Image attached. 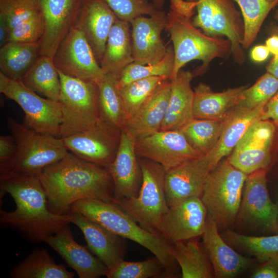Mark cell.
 Segmentation results:
<instances>
[{
	"label": "cell",
	"mask_w": 278,
	"mask_h": 278,
	"mask_svg": "<svg viewBox=\"0 0 278 278\" xmlns=\"http://www.w3.org/2000/svg\"><path fill=\"white\" fill-rule=\"evenodd\" d=\"M193 74L181 70L170 79L171 92L167 112L160 130H179L192 120L194 91L190 82Z\"/></svg>",
	"instance_id": "cell-27"
},
{
	"label": "cell",
	"mask_w": 278,
	"mask_h": 278,
	"mask_svg": "<svg viewBox=\"0 0 278 278\" xmlns=\"http://www.w3.org/2000/svg\"><path fill=\"white\" fill-rule=\"evenodd\" d=\"M138 161L142 172V182L138 195L131 198L116 199L113 203L124 210L142 228L160 234L162 219L169 208L165 190L166 170L162 165L150 160L144 158Z\"/></svg>",
	"instance_id": "cell-8"
},
{
	"label": "cell",
	"mask_w": 278,
	"mask_h": 278,
	"mask_svg": "<svg viewBox=\"0 0 278 278\" xmlns=\"http://www.w3.org/2000/svg\"><path fill=\"white\" fill-rule=\"evenodd\" d=\"M167 79L165 76H153L135 80L118 89L124 104L123 126L155 89Z\"/></svg>",
	"instance_id": "cell-38"
},
{
	"label": "cell",
	"mask_w": 278,
	"mask_h": 278,
	"mask_svg": "<svg viewBox=\"0 0 278 278\" xmlns=\"http://www.w3.org/2000/svg\"><path fill=\"white\" fill-rule=\"evenodd\" d=\"M222 237L230 245L255 257L262 264L278 256V234L252 236L228 231Z\"/></svg>",
	"instance_id": "cell-35"
},
{
	"label": "cell",
	"mask_w": 278,
	"mask_h": 278,
	"mask_svg": "<svg viewBox=\"0 0 278 278\" xmlns=\"http://www.w3.org/2000/svg\"><path fill=\"white\" fill-rule=\"evenodd\" d=\"M269 51L266 45H259L254 47L250 53L251 59L256 62L265 61L269 56Z\"/></svg>",
	"instance_id": "cell-49"
},
{
	"label": "cell",
	"mask_w": 278,
	"mask_h": 278,
	"mask_svg": "<svg viewBox=\"0 0 278 278\" xmlns=\"http://www.w3.org/2000/svg\"><path fill=\"white\" fill-rule=\"evenodd\" d=\"M137 155L155 162L166 171L201 155L179 130H159L135 140Z\"/></svg>",
	"instance_id": "cell-14"
},
{
	"label": "cell",
	"mask_w": 278,
	"mask_h": 278,
	"mask_svg": "<svg viewBox=\"0 0 278 278\" xmlns=\"http://www.w3.org/2000/svg\"><path fill=\"white\" fill-rule=\"evenodd\" d=\"M75 212L117 235L145 248L175 276L177 263L172 255V244L162 235L149 232L142 228L116 203L95 199H82L71 205L70 213Z\"/></svg>",
	"instance_id": "cell-3"
},
{
	"label": "cell",
	"mask_w": 278,
	"mask_h": 278,
	"mask_svg": "<svg viewBox=\"0 0 278 278\" xmlns=\"http://www.w3.org/2000/svg\"><path fill=\"white\" fill-rule=\"evenodd\" d=\"M174 63L173 49L169 46L166 56L157 63L142 65L133 62L128 65L123 71L116 86L119 89L135 80L153 76H165L169 79Z\"/></svg>",
	"instance_id": "cell-40"
},
{
	"label": "cell",
	"mask_w": 278,
	"mask_h": 278,
	"mask_svg": "<svg viewBox=\"0 0 278 278\" xmlns=\"http://www.w3.org/2000/svg\"><path fill=\"white\" fill-rule=\"evenodd\" d=\"M7 125L16 143L17 151L11 161L0 165V177L13 173L38 175L68 152L62 138L37 133L10 116Z\"/></svg>",
	"instance_id": "cell-5"
},
{
	"label": "cell",
	"mask_w": 278,
	"mask_h": 278,
	"mask_svg": "<svg viewBox=\"0 0 278 278\" xmlns=\"http://www.w3.org/2000/svg\"><path fill=\"white\" fill-rule=\"evenodd\" d=\"M267 72L278 79V57H273L266 66Z\"/></svg>",
	"instance_id": "cell-52"
},
{
	"label": "cell",
	"mask_w": 278,
	"mask_h": 278,
	"mask_svg": "<svg viewBox=\"0 0 278 278\" xmlns=\"http://www.w3.org/2000/svg\"><path fill=\"white\" fill-rule=\"evenodd\" d=\"M253 278H278V256L270 258L257 268L252 275Z\"/></svg>",
	"instance_id": "cell-47"
},
{
	"label": "cell",
	"mask_w": 278,
	"mask_h": 278,
	"mask_svg": "<svg viewBox=\"0 0 278 278\" xmlns=\"http://www.w3.org/2000/svg\"><path fill=\"white\" fill-rule=\"evenodd\" d=\"M135 140L131 134L121 130L117 151L108 168L114 186V201L136 197L138 194L142 182V172L136 158Z\"/></svg>",
	"instance_id": "cell-19"
},
{
	"label": "cell",
	"mask_w": 278,
	"mask_h": 278,
	"mask_svg": "<svg viewBox=\"0 0 278 278\" xmlns=\"http://www.w3.org/2000/svg\"><path fill=\"white\" fill-rule=\"evenodd\" d=\"M239 5L245 26L242 47L248 48L255 40L261 26L278 0H233Z\"/></svg>",
	"instance_id": "cell-36"
},
{
	"label": "cell",
	"mask_w": 278,
	"mask_h": 278,
	"mask_svg": "<svg viewBox=\"0 0 278 278\" xmlns=\"http://www.w3.org/2000/svg\"><path fill=\"white\" fill-rule=\"evenodd\" d=\"M153 4L157 7H162L164 4V0H151Z\"/></svg>",
	"instance_id": "cell-55"
},
{
	"label": "cell",
	"mask_w": 278,
	"mask_h": 278,
	"mask_svg": "<svg viewBox=\"0 0 278 278\" xmlns=\"http://www.w3.org/2000/svg\"><path fill=\"white\" fill-rule=\"evenodd\" d=\"M276 163L277 164H278V158H277V159L276 161ZM277 177H278V174H277ZM276 194H277V201H278V184H277V192H276ZM277 204H278V202L277 203Z\"/></svg>",
	"instance_id": "cell-57"
},
{
	"label": "cell",
	"mask_w": 278,
	"mask_h": 278,
	"mask_svg": "<svg viewBox=\"0 0 278 278\" xmlns=\"http://www.w3.org/2000/svg\"><path fill=\"white\" fill-rule=\"evenodd\" d=\"M197 14L192 23L196 27L201 28L203 32L211 36V22L214 10V0H197Z\"/></svg>",
	"instance_id": "cell-45"
},
{
	"label": "cell",
	"mask_w": 278,
	"mask_h": 278,
	"mask_svg": "<svg viewBox=\"0 0 278 278\" xmlns=\"http://www.w3.org/2000/svg\"><path fill=\"white\" fill-rule=\"evenodd\" d=\"M117 82L104 75L96 83L99 90L101 118L121 130L124 125V110L123 99L116 86Z\"/></svg>",
	"instance_id": "cell-37"
},
{
	"label": "cell",
	"mask_w": 278,
	"mask_h": 278,
	"mask_svg": "<svg viewBox=\"0 0 278 278\" xmlns=\"http://www.w3.org/2000/svg\"><path fill=\"white\" fill-rule=\"evenodd\" d=\"M38 176L46 195L48 209L54 214L70 213L71 205L82 199L114 202V186L108 168L70 151Z\"/></svg>",
	"instance_id": "cell-1"
},
{
	"label": "cell",
	"mask_w": 278,
	"mask_h": 278,
	"mask_svg": "<svg viewBox=\"0 0 278 278\" xmlns=\"http://www.w3.org/2000/svg\"><path fill=\"white\" fill-rule=\"evenodd\" d=\"M83 0H41L45 29L39 42L40 55L53 57L76 22Z\"/></svg>",
	"instance_id": "cell-18"
},
{
	"label": "cell",
	"mask_w": 278,
	"mask_h": 278,
	"mask_svg": "<svg viewBox=\"0 0 278 278\" xmlns=\"http://www.w3.org/2000/svg\"><path fill=\"white\" fill-rule=\"evenodd\" d=\"M58 73L62 116L59 137L63 138L91 129L101 118L96 82Z\"/></svg>",
	"instance_id": "cell-6"
},
{
	"label": "cell",
	"mask_w": 278,
	"mask_h": 278,
	"mask_svg": "<svg viewBox=\"0 0 278 278\" xmlns=\"http://www.w3.org/2000/svg\"><path fill=\"white\" fill-rule=\"evenodd\" d=\"M120 134V129L101 118L91 129L62 139L68 151L108 168L116 155Z\"/></svg>",
	"instance_id": "cell-12"
},
{
	"label": "cell",
	"mask_w": 278,
	"mask_h": 278,
	"mask_svg": "<svg viewBox=\"0 0 278 278\" xmlns=\"http://www.w3.org/2000/svg\"><path fill=\"white\" fill-rule=\"evenodd\" d=\"M11 79L0 72V92L3 93L8 86Z\"/></svg>",
	"instance_id": "cell-53"
},
{
	"label": "cell",
	"mask_w": 278,
	"mask_h": 278,
	"mask_svg": "<svg viewBox=\"0 0 278 278\" xmlns=\"http://www.w3.org/2000/svg\"><path fill=\"white\" fill-rule=\"evenodd\" d=\"M248 85L215 92L208 85L199 84L194 90L193 114L194 118L223 119L241 100Z\"/></svg>",
	"instance_id": "cell-28"
},
{
	"label": "cell",
	"mask_w": 278,
	"mask_h": 278,
	"mask_svg": "<svg viewBox=\"0 0 278 278\" xmlns=\"http://www.w3.org/2000/svg\"><path fill=\"white\" fill-rule=\"evenodd\" d=\"M40 56L38 43L8 42L0 48V72L20 80Z\"/></svg>",
	"instance_id": "cell-32"
},
{
	"label": "cell",
	"mask_w": 278,
	"mask_h": 278,
	"mask_svg": "<svg viewBox=\"0 0 278 278\" xmlns=\"http://www.w3.org/2000/svg\"><path fill=\"white\" fill-rule=\"evenodd\" d=\"M224 119L193 118L177 130L184 135L196 151L204 155L212 150L218 142L223 128Z\"/></svg>",
	"instance_id": "cell-34"
},
{
	"label": "cell",
	"mask_w": 278,
	"mask_h": 278,
	"mask_svg": "<svg viewBox=\"0 0 278 278\" xmlns=\"http://www.w3.org/2000/svg\"><path fill=\"white\" fill-rule=\"evenodd\" d=\"M247 176L233 166L228 159L220 161L208 174L201 199L207 216L218 228H226L234 223Z\"/></svg>",
	"instance_id": "cell-7"
},
{
	"label": "cell",
	"mask_w": 278,
	"mask_h": 278,
	"mask_svg": "<svg viewBox=\"0 0 278 278\" xmlns=\"http://www.w3.org/2000/svg\"><path fill=\"white\" fill-rule=\"evenodd\" d=\"M192 16L170 6L165 29L173 43L175 63L169 79L175 77L190 61H202L198 71L201 74L213 60L224 57L231 53V44L228 39L210 36L202 32L193 24Z\"/></svg>",
	"instance_id": "cell-4"
},
{
	"label": "cell",
	"mask_w": 278,
	"mask_h": 278,
	"mask_svg": "<svg viewBox=\"0 0 278 278\" xmlns=\"http://www.w3.org/2000/svg\"><path fill=\"white\" fill-rule=\"evenodd\" d=\"M3 94L22 109L25 126L37 133L59 137L62 121L59 102L40 96L21 80H11Z\"/></svg>",
	"instance_id": "cell-11"
},
{
	"label": "cell",
	"mask_w": 278,
	"mask_h": 278,
	"mask_svg": "<svg viewBox=\"0 0 278 278\" xmlns=\"http://www.w3.org/2000/svg\"><path fill=\"white\" fill-rule=\"evenodd\" d=\"M45 242L62 257L79 278H98L107 275V266L85 247L75 241L68 225L49 236Z\"/></svg>",
	"instance_id": "cell-22"
},
{
	"label": "cell",
	"mask_w": 278,
	"mask_h": 278,
	"mask_svg": "<svg viewBox=\"0 0 278 278\" xmlns=\"http://www.w3.org/2000/svg\"><path fill=\"white\" fill-rule=\"evenodd\" d=\"M167 14L160 11L152 16H140L130 22L134 62L151 64L162 60L168 51L161 38L165 28Z\"/></svg>",
	"instance_id": "cell-17"
},
{
	"label": "cell",
	"mask_w": 278,
	"mask_h": 278,
	"mask_svg": "<svg viewBox=\"0 0 278 278\" xmlns=\"http://www.w3.org/2000/svg\"><path fill=\"white\" fill-rule=\"evenodd\" d=\"M277 220H278V216H277Z\"/></svg>",
	"instance_id": "cell-59"
},
{
	"label": "cell",
	"mask_w": 278,
	"mask_h": 278,
	"mask_svg": "<svg viewBox=\"0 0 278 278\" xmlns=\"http://www.w3.org/2000/svg\"><path fill=\"white\" fill-rule=\"evenodd\" d=\"M233 0H214L211 36L223 35L231 42V53L234 60L242 64L245 55L242 48L245 34L244 21Z\"/></svg>",
	"instance_id": "cell-29"
},
{
	"label": "cell",
	"mask_w": 278,
	"mask_h": 278,
	"mask_svg": "<svg viewBox=\"0 0 278 278\" xmlns=\"http://www.w3.org/2000/svg\"><path fill=\"white\" fill-rule=\"evenodd\" d=\"M172 255L182 278H211L214 273L203 244L196 238L172 243Z\"/></svg>",
	"instance_id": "cell-30"
},
{
	"label": "cell",
	"mask_w": 278,
	"mask_h": 278,
	"mask_svg": "<svg viewBox=\"0 0 278 278\" xmlns=\"http://www.w3.org/2000/svg\"><path fill=\"white\" fill-rule=\"evenodd\" d=\"M118 19L130 23L142 15L152 16L160 10L147 0H103Z\"/></svg>",
	"instance_id": "cell-43"
},
{
	"label": "cell",
	"mask_w": 278,
	"mask_h": 278,
	"mask_svg": "<svg viewBox=\"0 0 278 278\" xmlns=\"http://www.w3.org/2000/svg\"><path fill=\"white\" fill-rule=\"evenodd\" d=\"M212 170L206 154L187 161L166 171L165 190L168 206L192 197H201Z\"/></svg>",
	"instance_id": "cell-16"
},
{
	"label": "cell",
	"mask_w": 278,
	"mask_h": 278,
	"mask_svg": "<svg viewBox=\"0 0 278 278\" xmlns=\"http://www.w3.org/2000/svg\"><path fill=\"white\" fill-rule=\"evenodd\" d=\"M187 1H189V2H196L197 0H186Z\"/></svg>",
	"instance_id": "cell-58"
},
{
	"label": "cell",
	"mask_w": 278,
	"mask_h": 278,
	"mask_svg": "<svg viewBox=\"0 0 278 278\" xmlns=\"http://www.w3.org/2000/svg\"><path fill=\"white\" fill-rule=\"evenodd\" d=\"M207 211L200 197H192L169 206L159 233L171 243L197 238L204 232Z\"/></svg>",
	"instance_id": "cell-15"
},
{
	"label": "cell",
	"mask_w": 278,
	"mask_h": 278,
	"mask_svg": "<svg viewBox=\"0 0 278 278\" xmlns=\"http://www.w3.org/2000/svg\"><path fill=\"white\" fill-rule=\"evenodd\" d=\"M10 29L6 22L0 19V47L8 42Z\"/></svg>",
	"instance_id": "cell-50"
},
{
	"label": "cell",
	"mask_w": 278,
	"mask_h": 278,
	"mask_svg": "<svg viewBox=\"0 0 278 278\" xmlns=\"http://www.w3.org/2000/svg\"><path fill=\"white\" fill-rule=\"evenodd\" d=\"M170 92V80L167 79L155 89L121 130L136 140L160 130L167 112Z\"/></svg>",
	"instance_id": "cell-24"
},
{
	"label": "cell",
	"mask_w": 278,
	"mask_h": 278,
	"mask_svg": "<svg viewBox=\"0 0 278 278\" xmlns=\"http://www.w3.org/2000/svg\"><path fill=\"white\" fill-rule=\"evenodd\" d=\"M278 91V79L267 72L242 92L237 106L254 109L267 103Z\"/></svg>",
	"instance_id": "cell-41"
},
{
	"label": "cell",
	"mask_w": 278,
	"mask_h": 278,
	"mask_svg": "<svg viewBox=\"0 0 278 278\" xmlns=\"http://www.w3.org/2000/svg\"><path fill=\"white\" fill-rule=\"evenodd\" d=\"M58 71L70 76L97 82L105 75L83 33L72 28L53 57Z\"/></svg>",
	"instance_id": "cell-13"
},
{
	"label": "cell",
	"mask_w": 278,
	"mask_h": 278,
	"mask_svg": "<svg viewBox=\"0 0 278 278\" xmlns=\"http://www.w3.org/2000/svg\"><path fill=\"white\" fill-rule=\"evenodd\" d=\"M274 18L275 19V20L278 22V7L275 12V14H274Z\"/></svg>",
	"instance_id": "cell-56"
},
{
	"label": "cell",
	"mask_w": 278,
	"mask_h": 278,
	"mask_svg": "<svg viewBox=\"0 0 278 278\" xmlns=\"http://www.w3.org/2000/svg\"><path fill=\"white\" fill-rule=\"evenodd\" d=\"M45 29L42 12L17 25L10 31L8 42L39 43Z\"/></svg>",
	"instance_id": "cell-44"
},
{
	"label": "cell",
	"mask_w": 278,
	"mask_h": 278,
	"mask_svg": "<svg viewBox=\"0 0 278 278\" xmlns=\"http://www.w3.org/2000/svg\"><path fill=\"white\" fill-rule=\"evenodd\" d=\"M265 106L262 105L249 109L236 106L230 110L224 119L223 128L218 142L212 150L206 154L212 170L222 158L231 153L249 128L261 119Z\"/></svg>",
	"instance_id": "cell-25"
},
{
	"label": "cell",
	"mask_w": 278,
	"mask_h": 278,
	"mask_svg": "<svg viewBox=\"0 0 278 278\" xmlns=\"http://www.w3.org/2000/svg\"><path fill=\"white\" fill-rule=\"evenodd\" d=\"M108 278H149L172 277L162 262L156 256L140 262L122 260L112 269L109 270Z\"/></svg>",
	"instance_id": "cell-39"
},
{
	"label": "cell",
	"mask_w": 278,
	"mask_h": 278,
	"mask_svg": "<svg viewBox=\"0 0 278 278\" xmlns=\"http://www.w3.org/2000/svg\"><path fill=\"white\" fill-rule=\"evenodd\" d=\"M1 196L9 194L16 208L0 210L1 224L21 233L33 243L45 242L72 223L71 213L56 214L48 207L45 192L38 175L10 174L0 177Z\"/></svg>",
	"instance_id": "cell-2"
},
{
	"label": "cell",
	"mask_w": 278,
	"mask_h": 278,
	"mask_svg": "<svg viewBox=\"0 0 278 278\" xmlns=\"http://www.w3.org/2000/svg\"><path fill=\"white\" fill-rule=\"evenodd\" d=\"M202 236L203 244L213 267L214 277H234L252 264L251 259L236 252L226 242L219 233L216 223L208 216Z\"/></svg>",
	"instance_id": "cell-23"
},
{
	"label": "cell",
	"mask_w": 278,
	"mask_h": 278,
	"mask_svg": "<svg viewBox=\"0 0 278 278\" xmlns=\"http://www.w3.org/2000/svg\"><path fill=\"white\" fill-rule=\"evenodd\" d=\"M20 80L38 94L59 101L60 80L52 57L40 55Z\"/></svg>",
	"instance_id": "cell-33"
},
{
	"label": "cell",
	"mask_w": 278,
	"mask_h": 278,
	"mask_svg": "<svg viewBox=\"0 0 278 278\" xmlns=\"http://www.w3.org/2000/svg\"><path fill=\"white\" fill-rule=\"evenodd\" d=\"M130 23L117 19L107 41L100 67L105 75L118 81L124 69L134 62Z\"/></svg>",
	"instance_id": "cell-26"
},
{
	"label": "cell",
	"mask_w": 278,
	"mask_h": 278,
	"mask_svg": "<svg viewBox=\"0 0 278 278\" xmlns=\"http://www.w3.org/2000/svg\"><path fill=\"white\" fill-rule=\"evenodd\" d=\"M270 53L274 57H278V36L271 35L266 41V45Z\"/></svg>",
	"instance_id": "cell-51"
},
{
	"label": "cell",
	"mask_w": 278,
	"mask_h": 278,
	"mask_svg": "<svg viewBox=\"0 0 278 278\" xmlns=\"http://www.w3.org/2000/svg\"><path fill=\"white\" fill-rule=\"evenodd\" d=\"M11 278H73L74 273L57 264L44 248H36L10 271Z\"/></svg>",
	"instance_id": "cell-31"
},
{
	"label": "cell",
	"mask_w": 278,
	"mask_h": 278,
	"mask_svg": "<svg viewBox=\"0 0 278 278\" xmlns=\"http://www.w3.org/2000/svg\"><path fill=\"white\" fill-rule=\"evenodd\" d=\"M268 31L271 35L278 36V25L275 24H271L269 26Z\"/></svg>",
	"instance_id": "cell-54"
},
{
	"label": "cell",
	"mask_w": 278,
	"mask_h": 278,
	"mask_svg": "<svg viewBox=\"0 0 278 278\" xmlns=\"http://www.w3.org/2000/svg\"><path fill=\"white\" fill-rule=\"evenodd\" d=\"M118 19L103 0L82 1L74 26L84 34L99 65L110 30Z\"/></svg>",
	"instance_id": "cell-20"
},
{
	"label": "cell",
	"mask_w": 278,
	"mask_h": 278,
	"mask_svg": "<svg viewBox=\"0 0 278 278\" xmlns=\"http://www.w3.org/2000/svg\"><path fill=\"white\" fill-rule=\"evenodd\" d=\"M41 12V0H0V19L6 22L10 31Z\"/></svg>",
	"instance_id": "cell-42"
},
{
	"label": "cell",
	"mask_w": 278,
	"mask_h": 278,
	"mask_svg": "<svg viewBox=\"0 0 278 278\" xmlns=\"http://www.w3.org/2000/svg\"><path fill=\"white\" fill-rule=\"evenodd\" d=\"M278 158V125L270 119L252 125L229 158V162L248 175L259 170L268 172Z\"/></svg>",
	"instance_id": "cell-9"
},
{
	"label": "cell",
	"mask_w": 278,
	"mask_h": 278,
	"mask_svg": "<svg viewBox=\"0 0 278 278\" xmlns=\"http://www.w3.org/2000/svg\"><path fill=\"white\" fill-rule=\"evenodd\" d=\"M266 170L248 175L237 216L263 232L278 234V204L273 202L268 188Z\"/></svg>",
	"instance_id": "cell-10"
},
{
	"label": "cell",
	"mask_w": 278,
	"mask_h": 278,
	"mask_svg": "<svg viewBox=\"0 0 278 278\" xmlns=\"http://www.w3.org/2000/svg\"><path fill=\"white\" fill-rule=\"evenodd\" d=\"M72 223L82 232L88 248L107 266L112 269L124 260L126 244L124 238L80 213H70Z\"/></svg>",
	"instance_id": "cell-21"
},
{
	"label": "cell",
	"mask_w": 278,
	"mask_h": 278,
	"mask_svg": "<svg viewBox=\"0 0 278 278\" xmlns=\"http://www.w3.org/2000/svg\"><path fill=\"white\" fill-rule=\"evenodd\" d=\"M17 151V145L13 136L2 135L0 136V165L11 161Z\"/></svg>",
	"instance_id": "cell-46"
},
{
	"label": "cell",
	"mask_w": 278,
	"mask_h": 278,
	"mask_svg": "<svg viewBox=\"0 0 278 278\" xmlns=\"http://www.w3.org/2000/svg\"><path fill=\"white\" fill-rule=\"evenodd\" d=\"M261 119H270L278 125V91L265 105Z\"/></svg>",
	"instance_id": "cell-48"
}]
</instances>
